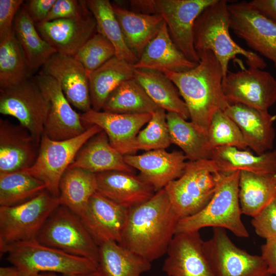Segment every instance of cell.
<instances>
[{"mask_svg": "<svg viewBox=\"0 0 276 276\" xmlns=\"http://www.w3.org/2000/svg\"><path fill=\"white\" fill-rule=\"evenodd\" d=\"M240 171L221 172L215 192L208 203L197 213L179 220L176 234L199 231L206 227L230 231L239 238L249 233L241 219L239 199Z\"/></svg>", "mask_w": 276, "mask_h": 276, "instance_id": "5", "label": "cell"}, {"mask_svg": "<svg viewBox=\"0 0 276 276\" xmlns=\"http://www.w3.org/2000/svg\"><path fill=\"white\" fill-rule=\"evenodd\" d=\"M56 0H30L24 4L34 23L44 22Z\"/></svg>", "mask_w": 276, "mask_h": 276, "instance_id": "46", "label": "cell"}, {"mask_svg": "<svg viewBox=\"0 0 276 276\" xmlns=\"http://www.w3.org/2000/svg\"><path fill=\"white\" fill-rule=\"evenodd\" d=\"M112 5L126 43L139 60L147 44L158 33L164 19L159 14H144L114 3Z\"/></svg>", "mask_w": 276, "mask_h": 276, "instance_id": "27", "label": "cell"}, {"mask_svg": "<svg viewBox=\"0 0 276 276\" xmlns=\"http://www.w3.org/2000/svg\"><path fill=\"white\" fill-rule=\"evenodd\" d=\"M35 276H65V275H60L56 274V273H52V272H42L39 273ZM76 276H100L99 273L98 271L86 274H82V275H78Z\"/></svg>", "mask_w": 276, "mask_h": 276, "instance_id": "50", "label": "cell"}, {"mask_svg": "<svg viewBox=\"0 0 276 276\" xmlns=\"http://www.w3.org/2000/svg\"><path fill=\"white\" fill-rule=\"evenodd\" d=\"M230 29L246 44L270 60L276 68V25L252 8L246 1L227 5Z\"/></svg>", "mask_w": 276, "mask_h": 276, "instance_id": "14", "label": "cell"}, {"mask_svg": "<svg viewBox=\"0 0 276 276\" xmlns=\"http://www.w3.org/2000/svg\"><path fill=\"white\" fill-rule=\"evenodd\" d=\"M86 3L96 19L97 32L105 36L114 46L115 56L135 64L139 58L126 43L112 3L108 0H87Z\"/></svg>", "mask_w": 276, "mask_h": 276, "instance_id": "36", "label": "cell"}, {"mask_svg": "<svg viewBox=\"0 0 276 276\" xmlns=\"http://www.w3.org/2000/svg\"><path fill=\"white\" fill-rule=\"evenodd\" d=\"M222 89L228 104H241L260 110L276 102V79L269 72L255 67L228 72Z\"/></svg>", "mask_w": 276, "mask_h": 276, "instance_id": "12", "label": "cell"}, {"mask_svg": "<svg viewBox=\"0 0 276 276\" xmlns=\"http://www.w3.org/2000/svg\"><path fill=\"white\" fill-rule=\"evenodd\" d=\"M199 231L175 234L162 269L167 276H216L203 249Z\"/></svg>", "mask_w": 276, "mask_h": 276, "instance_id": "16", "label": "cell"}, {"mask_svg": "<svg viewBox=\"0 0 276 276\" xmlns=\"http://www.w3.org/2000/svg\"><path fill=\"white\" fill-rule=\"evenodd\" d=\"M13 30L32 73L56 53L40 35L24 5L15 16Z\"/></svg>", "mask_w": 276, "mask_h": 276, "instance_id": "33", "label": "cell"}, {"mask_svg": "<svg viewBox=\"0 0 276 276\" xmlns=\"http://www.w3.org/2000/svg\"><path fill=\"white\" fill-rule=\"evenodd\" d=\"M134 64L116 56L88 73L91 108L100 111L110 94L123 81L134 78Z\"/></svg>", "mask_w": 276, "mask_h": 276, "instance_id": "28", "label": "cell"}, {"mask_svg": "<svg viewBox=\"0 0 276 276\" xmlns=\"http://www.w3.org/2000/svg\"><path fill=\"white\" fill-rule=\"evenodd\" d=\"M50 106L34 78L0 89V113L16 118L39 141Z\"/></svg>", "mask_w": 276, "mask_h": 276, "instance_id": "10", "label": "cell"}, {"mask_svg": "<svg viewBox=\"0 0 276 276\" xmlns=\"http://www.w3.org/2000/svg\"><path fill=\"white\" fill-rule=\"evenodd\" d=\"M116 55L112 44L103 35L96 33L79 50L74 57L91 72Z\"/></svg>", "mask_w": 276, "mask_h": 276, "instance_id": "42", "label": "cell"}, {"mask_svg": "<svg viewBox=\"0 0 276 276\" xmlns=\"http://www.w3.org/2000/svg\"><path fill=\"white\" fill-rule=\"evenodd\" d=\"M59 190L60 204L81 217L97 192L96 174L81 168H68L61 178Z\"/></svg>", "mask_w": 276, "mask_h": 276, "instance_id": "34", "label": "cell"}, {"mask_svg": "<svg viewBox=\"0 0 276 276\" xmlns=\"http://www.w3.org/2000/svg\"><path fill=\"white\" fill-rule=\"evenodd\" d=\"M134 78L160 108L176 113L186 120L190 118L187 106L178 89L163 73L135 68Z\"/></svg>", "mask_w": 276, "mask_h": 276, "instance_id": "31", "label": "cell"}, {"mask_svg": "<svg viewBox=\"0 0 276 276\" xmlns=\"http://www.w3.org/2000/svg\"><path fill=\"white\" fill-rule=\"evenodd\" d=\"M45 190L42 181L24 171L0 173V206L21 204Z\"/></svg>", "mask_w": 276, "mask_h": 276, "instance_id": "39", "label": "cell"}, {"mask_svg": "<svg viewBox=\"0 0 276 276\" xmlns=\"http://www.w3.org/2000/svg\"><path fill=\"white\" fill-rule=\"evenodd\" d=\"M40 141L24 126L0 119V173L23 171L35 163Z\"/></svg>", "mask_w": 276, "mask_h": 276, "instance_id": "19", "label": "cell"}, {"mask_svg": "<svg viewBox=\"0 0 276 276\" xmlns=\"http://www.w3.org/2000/svg\"><path fill=\"white\" fill-rule=\"evenodd\" d=\"M23 3L22 0H0V40L12 32L15 16Z\"/></svg>", "mask_w": 276, "mask_h": 276, "instance_id": "45", "label": "cell"}, {"mask_svg": "<svg viewBox=\"0 0 276 276\" xmlns=\"http://www.w3.org/2000/svg\"><path fill=\"white\" fill-rule=\"evenodd\" d=\"M32 72L13 30L0 40V89L31 77Z\"/></svg>", "mask_w": 276, "mask_h": 276, "instance_id": "38", "label": "cell"}, {"mask_svg": "<svg viewBox=\"0 0 276 276\" xmlns=\"http://www.w3.org/2000/svg\"><path fill=\"white\" fill-rule=\"evenodd\" d=\"M68 168H81L95 174L109 171L134 173V169L125 163L124 155L111 146L103 130L83 145Z\"/></svg>", "mask_w": 276, "mask_h": 276, "instance_id": "26", "label": "cell"}, {"mask_svg": "<svg viewBox=\"0 0 276 276\" xmlns=\"http://www.w3.org/2000/svg\"><path fill=\"white\" fill-rule=\"evenodd\" d=\"M128 211V209L97 191L80 218L99 246L108 241L120 242Z\"/></svg>", "mask_w": 276, "mask_h": 276, "instance_id": "20", "label": "cell"}, {"mask_svg": "<svg viewBox=\"0 0 276 276\" xmlns=\"http://www.w3.org/2000/svg\"><path fill=\"white\" fill-rule=\"evenodd\" d=\"M276 195V174L240 171L239 199L242 214L254 217Z\"/></svg>", "mask_w": 276, "mask_h": 276, "instance_id": "35", "label": "cell"}, {"mask_svg": "<svg viewBox=\"0 0 276 276\" xmlns=\"http://www.w3.org/2000/svg\"><path fill=\"white\" fill-rule=\"evenodd\" d=\"M245 150L228 146L217 147L213 149L211 159L222 173L244 171L276 174V150L260 155Z\"/></svg>", "mask_w": 276, "mask_h": 276, "instance_id": "29", "label": "cell"}, {"mask_svg": "<svg viewBox=\"0 0 276 276\" xmlns=\"http://www.w3.org/2000/svg\"><path fill=\"white\" fill-rule=\"evenodd\" d=\"M247 2L260 15L276 25V0H252Z\"/></svg>", "mask_w": 276, "mask_h": 276, "instance_id": "48", "label": "cell"}, {"mask_svg": "<svg viewBox=\"0 0 276 276\" xmlns=\"http://www.w3.org/2000/svg\"><path fill=\"white\" fill-rule=\"evenodd\" d=\"M12 267H2L0 276H35L42 272L76 276L97 271V265L85 258L74 256L43 245L37 240L21 242L5 248Z\"/></svg>", "mask_w": 276, "mask_h": 276, "instance_id": "3", "label": "cell"}, {"mask_svg": "<svg viewBox=\"0 0 276 276\" xmlns=\"http://www.w3.org/2000/svg\"><path fill=\"white\" fill-rule=\"evenodd\" d=\"M146 127L137 134L134 144V151L166 149L171 144L166 111L160 108L151 113Z\"/></svg>", "mask_w": 276, "mask_h": 276, "instance_id": "40", "label": "cell"}, {"mask_svg": "<svg viewBox=\"0 0 276 276\" xmlns=\"http://www.w3.org/2000/svg\"><path fill=\"white\" fill-rule=\"evenodd\" d=\"M101 131L99 126L93 125L77 136L61 141L52 140L43 133L35 163L24 171L42 181L46 190L58 197L59 183L64 173L83 145Z\"/></svg>", "mask_w": 276, "mask_h": 276, "instance_id": "9", "label": "cell"}, {"mask_svg": "<svg viewBox=\"0 0 276 276\" xmlns=\"http://www.w3.org/2000/svg\"><path fill=\"white\" fill-rule=\"evenodd\" d=\"M212 237L203 246L216 276H271L259 255L249 254L237 246L225 229L213 228Z\"/></svg>", "mask_w": 276, "mask_h": 276, "instance_id": "11", "label": "cell"}, {"mask_svg": "<svg viewBox=\"0 0 276 276\" xmlns=\"http://www.w3.org/2000/svg\"><path fill=\"white\" fill-rule=\"evenodd\" d=\"M197 63L188 60L171 39L166 22H163L157 35L149 42L139 61L135 69L183 72L190 70Z\"/></svg>", "mask_w": 276, "mask_h": 276, "instance_id": "25", "label": "cell"}, {"mask_svg": "<svg viewBox=\"0 0 276 276\" xmlns=\"http://www.w3.org/2000/svg\"><path fill=\"white\" fill-rule=\"evenodd\" d=\"M125 163L140 172L141 178L157 192L184 173L188 162L181 151L167 152L165 149L147 151L140 155H124Z\"/></svg>", "mask_w": 276, "mask_h": 276, "instance_id": "21", "label": "cell"}, {"mask_svg": "<svg viewBox=\"0 0 276 276\" xmlns=\"http://www.w3.org/2000/svg\"><path fill=\"white\" fill-rule=\"evenodd\" d=\"M197 65L183 72L163 73L174 84L185 102L191 121L207 134L214 113L228 105L222 89L221 66L211 51L198 53Z\"/></svg>", "mask_w": 276, "mask_h": 276, "instance_id": "2", "label": "cell"}, {"mask_svg": "<svg viewBox=\"0 0 276 276\" xmlns=\"http://www.w3.org/2000/svg\"><path fill=\"white\" fill-rule=\"evenodd\" d=\"M179 220L164 188L128 209L118 243L151 263L166 254Z\"/></svg>", "mask_w": 276, "mask_h": 276, "instance_id": "1", "label": "cell"}, {"mask_svg": "<svg viewBox=\"0 0 276 276\" xmlns=\"http://www.w3.org/2000/svg\"><path fill=\"white\" fill-rule=\"evenodd\" d=\"M215 1L155 0L156 14L162 16L174 43L188 60L197 64L200 57L194 45V23Z\"/></svg>", "mask_w": 276, "mask_h": 276, "instance_id": "13", "label": "cell"}, {"mask_svg": "<svg viewBox=\"0 0 276 276\" xmlns=\"http://www.w3.org/2000/svg\"><path fill=\"white\" fill-rule=\"evenodd\" d=\"M227 1L216 0L196 18L194 25V45L197 53L211 51L219 62L223 80L228 71L231 60L241 55L248 67L264 70L267 64L256 53L239 45L229 34L230 19Z\"/></svg>", "mask_w": 276, "mask_h": 276, "instance_id": "4", "label": "cell"}, {"mask_svg": "<svg viewBox=\"0 0 276 276\" xmlns=\"http://www.w3.org/2000/svg\"><path fill=\"white\" fill-rule=\"evenodd\" d=\"M88 9L86 1L56 0L44 21L76 17Z\"/></svg>", "mask_w": 276, "mask_h": 276, "instance_id": "44", "label": "cell"}, {"mask_svg": "<svg viewBox=\"0 0 276 276\" xmlns=\"http://www.w3.org/2000/svg\"><path fill=\"white\" fill-rule=\"evenodd\" d=\"M34 79L51 105L43 134L52 140L61 141L83 133L87 128L81 119V114L72 107L58 82L42 72Z\"/></svg>", "mask_w": 276, "mask_h": 276, "instance_id": "15", "label": "cell"}, {"mask_svg": "<svg viewBox=\"0 0 276 276\" xmlns=\"http://www.w3.org/2000/svg\"><path fill=\"white\" fill-rule=\"evenodd\" d=\"M220 174L212 159L188 162L182 175L164 188L180 219L197 213L208 203Z\"/></svg>", "mask_w": 276, "mask_h": 276, "instance_id": "6", "label": "cell"}, {"mask_svg": "<svg viewBox=\"0 0 276 276\" xmlns=\"http://www.w3.org/2000/svg\"><path fill=\"white\" fill-rule=\"evenodd\" d=\"M160 108L133 78L123 81L110 94L102 110L117 113H151Z\"/></svg>", "mask_w": 276, "mask_h": 276, "instance_id": "37", "label": "cell"}, {"mask_svg": "<svg viewBox=\"0 0 276 276\" xmlns=\"http://www.w3.org/2000/svg\"><path fill=\"white\" fill-rule=\"evenodd\" d=\"M36 240L46 246L86 258L98 265L99 245L81 218L59 205L50 214Z\"/></svg>", "mask_w": 276, "mask_h": 276, "instance_id": "8", "label": "cell"}, {"mask_svg": "<svg viewBox=\"0 0 276 276\" xmlns=\"http://www.w3.org/2000/svg\"><path fill=\"white\" fill-rule=\"evenodd\" d=\"M251 223L259 237L265 239L276 237V195L252 217Z\"/></svg>", "mask_w": 276, "mask_h": 276, "instance_id": "43", "label": "cell"}, {"mask_svg": "<svg viewBox=\"0 0 276 276\" xmlns=\"http://www.w3.org/2000/svg\"><path fill=\"white\" fill-rule=\"evenodd\" d=\"M96 177L97 191L127 209L143 203L156 193L134 173L109 171L96 173Z\"/></svg>", "mask_w": 276, "mask_h": 276, "instance_id": "24", "label": "cell"}, {"mask_svg": "<svg viewBox=\"0 0 276 276\" xmlns=\"http://www.w3.org/2000/svg\"><path fill=\"white\" fill-rule=\"evenodd\" d=\"M35 27L56 53L73 57L97 33L96 19L89 9L77 17L44 21Z\"/></svg>", "mask_w": 276, "mask_h": 276, "instance_id": "17", "label": "cell"}, {"mask_svg": "<svg viewBox=\"0 0 276 276\" xmlns=\"http://www.w3.org/2000/svg\"><path fill=\"white\" fill-rule=\"evenodd\" d=\"M129 4L132 11L144 14H156L155 0H130Z\"/></svg>", "mask_w": 276, "mask_h": 276, "instance_id": "49", "label": "cell"}, {"mask_svg": "<svg viewBox=\"0 0 276 276\" xmlns=\"http://www.w3.org/2000/svg\"><path fill=\"white\" fill-rule=\"evenodd\" d=\"M40 72L58 82L66 99L75 108L83 112L91 109L88 72L74 57L56 53Z\"/></svg>", "mask_w": 276, "mask_h": 276, "instance_id": "22", "label": "cell"}, {"mask_svg": "<svg viewBox=\"0 0 276 276\" xmlns=\"http://www.w3.org/2000/svg\"><path fill=\"white\" fill-rule=\"evenodd\" d=\"M224 112L237 124L247 146L256 154L272 150L276 115L243 104H228Z\"/></svg>", "mask_w": 276, "mask_h": 276, "instance_id": "23", "label": "cell"}, {"mask_svg": "<svg viewBox=\"0 0 276 276\" xmlns=\"http://www.w3.org/2000/svg\"><path fill=\"white\" fill-rule=\"evenodd\" d=\"M59 205L58 197L45 190L21 204L0 206L1 252L12 244L36 240L47 219Z\"/></svg>", "mask_w": 276, "mask_h": 276, "instance_id": "7", "label": "cell"}, {"mask_svg": "<svg viewBox=\"0 0 276 276\" xmlns=\"http://www.w3.org/2000/svg\"><path fill=\"white\" fill-rule=\"evenodd\" d=\"M261 256L271 275H276V237L266 239L261 247Z\"/></svg>", "mask_w": 276, "mask_h": 276, "instance_id": "47", "label": "cell"}, {"mask_svg": "<svg viewBox=\"0 0 276 276\" xmlns=\"http://www.w3.org/2000/svg\"><path fill=\"white\" fill-rule=\"evenodd\" d=\"M151 113H117L97 111L92 108L81 114L84 125L99 126L107 134L111 146L123 155L132 154L135 138L147 124Z\"/></svg>", "mask_w": 276, "mask_h": 276, "instance_id": "18", "label": "cell"}, {"mask_svg": "<svg viewBox=\"0 0 276 276\" xmlns=\"http://www.w3.org/2000/svg\"><path fill=\"white\" fill-rule=\"evenodd\" d=\"M166 118L171 144L178 146L189 161L211 159L213 148L205 133L176 113L167 112Z\"/></svg>", "mask_w": 276, "mask_h": 276, "instance_id": "32", "label": "cell"}, {"mask_svg": "<svg viewBox=\"0 0 276 276\" xmlns=\"http://www.w3.org/2000/svg\"><path fill=\"white\" fill-rule=\"evenodd\" d=\"M97 271L100 276H141L151 263L115 241L99 246Z\"/></svg>", "mask_w": 276, "mask_h": 276, "instance_id": "30", "label": "cell"}, {"mask_svg": "<svg viewBox=\"0 0 276 276\" xmlns=\"http://www.w3.org/2000/svg\"><path fill=\"white\" fill-rule=\"evenodd\" d=\"M207 136L212 147H234L245 150L247 146L237 124L221 110L213 115Z\"/></svg>", "mask_w": 276, "mask_h": 276, "instance_id": "41", "label": "cell"}]
</instances>
